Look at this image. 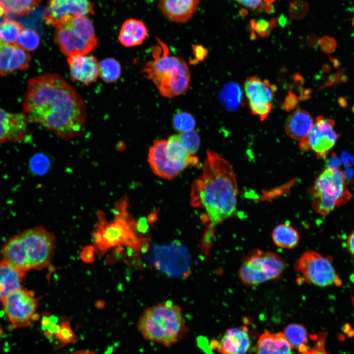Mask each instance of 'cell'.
Wrapping results in <instances>:
<instances>
[{
  "instance_id": "6da1fadb",
  "label": "cell",
  "mask_w": 354,
  "mask_h": 354,
  "mask_svg": "<svg viewBox=\"0 0 354 354\" xmlns=\"http://www.w3.org/2000/svg\"><path fill=\"white\" fill-rule=\"evenodd\" d=\"M23 105L29 121L59 138L75 137L84 130L85 104L75 89L58 74L46 73L30 79Z\"/></svg>"
},
{
  "instance_id": "7a4b0ae2",
  "label": "cell",
  "mask_w": 354,
  "mask_h": 354,
  "mask_svg": "<svg viewBox=\"0 0 354 354\" xmlns=\"http://www.w3.org/2000/svg\"><path fill=\"white\" fill-rule=\"evenodd\" d=\"M237 192L230 163L216 152L208 150L202 173L192 185L191 205L205 209L213 229L235 214Z\"/></svg>"
},
{
  "instance_id": "3957f363",
  "label": "cell",
  "mask_w": 354,
  "mask_h": 354,
  "mask_svg": "<svg viewBox=\"0 0 354 354\" xmlns=\"http://www.w3.org/2000/svg\"><path fill=\"white\" fill-rule=\"evenodd\" d=\"M55 244L54 235L42 226L27 229L4 244V257L14 268L24 272L40 270L50 264Z\"/></svg>"
},
{
  "instance_id": "277c9868",
  "label": "cell",
  "mask_w": 354,
  "mask_h": 354,
  "mask_svg": "<svg viewBox=\"0 0 354 354\" xmlns=\"http://www.w3.org/2000/svg\"><path fill=\"white\" fill-rule=\"evenodd\" d=\"M137 328L146 340L166 347L178 342L188 331L181 307L170 301L146 308L138 321Z\"/></svg>"
},
{
  "instance_id": "5b68a950",
  "label": "cell",
  "mask_w": 354,
  "mask_h": 354,
  "mask_svg": "<svg viewBox=\"0 0 354 354\" xmlns=\"http://www.w3.org/2000/svg\"><path fill=\"white\" fill-rule=\"evenodd\" d=\"M153 48V59L142 69L145 76L151 80L160 94L172 98L185 92L189 88L190 75L186 63L180 58L170 55L167 46L160 39Z\"/></svg>"
},
{
  "instance_id": "8992f818",
  "label": "cell",
  "mask_w": 354,
  "mask_h": 354,
  "mask_svg": "<svg viewBox=\"0 0 354 354\" xmlns=\"http://www.w3.org/2000/svg\"><path fill=\"white\" fill-rule=\"evenodd\" d=\"M310 193L314 199L312 208L323 215L346 204L351 198L343 173L332 167H327L319 175Z\"/></svg>"
},
{
  "instance_id": "52a82bcc",
  "label": "cell",
  "mask_w": 354,
  "mask_h": 354,
  "mask_svg": "<svg viewBox=\"0 0 354 354\" xmlns=\"http://www.w3.org/2000/svg\"><path fill=\"white\" fill-rule=\"evenodd\" d=\"M286 267L285 260L278 254L255 249L244 258L238 273L244 284L254 286L279 279Z\"/></svg>"
},
{
  "instance_id": "ba28073f",
  "label": "cell",
  "mask_w": 354,
  "mask_h": 354,
  "mask_svg": "<svg viewBox=\"0 0 354 354\" xmlns=\"http://www.w3.org/2000/svg\"><path fill=\"white\" fill-rule=\"evenodd\" d=\"M114 219L108 222L102 214H98L99 222L92 233L95 251L104 254L109 248L127 244L133 240L132 222L129 221L125 199L120 201L116 208Z\"/></svg>"
},
{
  "instance_id": "9c48e42d",
  "label": "cell",
  "mask_w": 354,
  "mask_h": 354,
  "mask_svg": "<svg viewBox=\"0 0 354 354\" xmlns=\"http://www.w3.org/2000/svg\"><path fill=\"white\" fill-rule=\"evenodd\" d=\"M330 257H324L314 251L303 253L295 262V271L302 280L316 286L324 287L331 285L340 286L342 281L332 265Z\"/></svg>"
},
{
  "instance_id": "30bf717a",
  "label": "cell",
  "mask_w": 354,
  "mask_h": 354,
  "mask_svg": "<svg viewBox=\"0 0 354 354\" xmlns=\"http://www.w3.org/2000/svg\"><path fill=\"white\" fill-rule=\"evenodd\" d=\"M38 299L33 291L23 289L9 294L2 302L4 312L14 328L30 326L39 318Z\"/></svg>"
},
{
  "instance_id": "8fae6325",
  "label": "cell",
  "mask_w": 354,
  "mask_h": 354,
  "mask_svg": "<svg viewBox=\"0 0 354 354\" xmlns=\"http://www.w3.org/2000/svg\"><path fill=\"white\" fill-rule=\"evenodd\" d=\"M334 125L333 119L317 117L307 137L300 141V148L304 151L311 149L318 158H325L339 137L334 129Z\"/></svg>"
},
{
  "instance_id": "7c38bea8",
  "label": "cell",
  "mask_w": 354,
  "mask_h": 354,
  "mask_svg": "<svg viewBox=\"0 0 354 354\" xmlns=\"http://www.w3.org/2000/svg\"><path fill=\"white\" fill-rule=\"evenodd\" d=\"M88 14H94L89 0H48L43 18L47 25L56 28L69 18Z\"/></svg>"
},
{
  "instance_id": "4fadbf2b",
  "label": "cell",
  "mask_w": 354,
  "mask_h": 354,
  "mask_svg": "<svg viewBox=\"0 0 354 354\" xmlns=\"http://www.w3.org/2000/svg\"><path fill=\"white\" fill-rule=\"evenodd\" d=\"M29 119L23 113H12L0 107V144L22 140L28 131Z\"/></svg>"
},
{
  "instance_id": "5bb4252c",
  "label": "cell",
  "mask_w": 354,
  "mask_h": 354,
  "mask_svg": "<svg viewBox=\"0 0 354 354\" xmlns=\"http://www.w3.org/2000/svg\"><path fill=\"white\" fill-rule=\"evenodd\" d=\"M67 62L71 80L88 86L95 82L99 76V64L92 55H78L69 57Z\"/></svg>"
},
{
  "instance_id": "9a60e30c",
  "label": "cell",
  "mask_w": 354,
  "mask_h": 354,
  "mask_svg": "<svg viewBox=\"0 0 354 354\" xmlns=\"http://www.w3.org/2000/svg\"><path fill=\"white\" fill-rule=\"evenodd\" d=\"M212 344V347L221 354H246L251 345L248 328L245 326L229 328L220 341Z\"/></svg>"
},
{
  "instance_id": "2e32d148",
  "label": "cell",
  "mask_w": 354,
  "mask_h": 354,
  "mask_svg": "<svg viewBox=\"0 0 354 354\" xmlns=\"http://www.w3.org/2000/svg\"><path fill=\"white\" fill-rule=\"evenodd\" d=\"M167 140H155L149 148L148 162L153 173L159 177L172 179L180 172L170 161L166 153Z\"/></svg>"
},
{
  "instance_id": "e0dca14e",
  "label": "cell",
  "mask_w": 354,
  "mask_h": 354,
  "mask_svg": "<svg viewBox=\"0 0 354 354\" xmlns=\"http://www.w3.org/2000/svg\"><path fill=\"white\" fill-rule=\"evenodd\" d=\"M31 57L15 44L0 43V76H6L18 70L27 69Z\"/></svg>"
},
{
  "instance_id": "ac0fdd59",
  "label": "cell",
  "mask_w": 354,
  "mask_h": 354,
  "mask_svg": "<svg viewBox=\"0 0 354 354\" xmlns=\"http://www.w3.org/2000/svg\"><path fill=\"white\" fill-rule=\"evenodd\" d=\"M200 3V0H158L157 6L170 21L184 23L193 17Z\"/></svg>"
},
{
  "instance_id": "d6986e66",
  "label": "cell",
  "mask_w": 354,
  "mask_h": 354,
  "mask_svg": "<svg viewBox=\"0 0 354 354\" xmlns=\"http://www.w3.org/2000/svg\"><path fill=\"white\" fill-rule=\"evenodd\" d=\"M54 40L61 52L68 57L88 54L95 49L63 25L56 28Z\"/></svg>"
},
{
  "instance_id": "ffe728a7",
  "label": "cell",
  "mask_w": 354,
  "mask_h": 354,
  "mask_svg": "<svg viewBox=\"0 0 354 354\" xmlns=\"http://www.w3.org/2000/svg\"><path fill=\"white\" fill-rule=\"evenodd\" d=\"M244 90L249 103H271L276 87L267 80H261L252 76L245 80Z\"/></svg>"
},
{
  "instance_id": "44dd1931",
  "label": "cell",
  "mask_w": 354,
  "mask_h": 354,
  "mask_svg": "<svg viewBox=\"0 0 354 354\" xmlns=\"http://www.w3.org/2000/svg\"><path fill=\"white\" fill-rule=\"evenodd\" d=\"M314 123L313 118L309 113L297 109L287 119L285 131L290 138L300 142L307 137Z\"/></svg>"
},
{
  "instance_id": "7402d4cb",
  "label": "cell",
  "mask_w": 354,
  "mask_h": 354,
  "mask_svg": "<svg viewBox=\"0 0 354 354\" xmlns=\"http://www.w3.org/2000/svg\"><path fill=\"white\" fill-rule=\"evenodd\" d=\"M148 36V29L144 22L130 18L122 24L118 39L124 46L131 47L143 43Z\"/></svg>"
},
{
  "instance_id": "603a6c76",
  "label": "cell",
  "mask_w": 354,
  "mask_h": 354,
  "mask_svg": "<svg viewBox=\"0 0 354 354\" xmlns=\"http://www.w3.org/2000/svg\"><path fill=\"white\" fill-rule=\"evenodd\" d=\"M166 150L169 160L180 173L188 166H195L199 163L198 158L190 155L182 146L178 135L169 137L167 140Z\"/></svg>"
},
{
  "instance_id": "cb8c5ba5",
  "label": "cell",
  "mask_w": 354,
  "mask_h": 354,
  "mask_svg": "<svg viewBox=\"0 0 354 354\" xmlns=\"http://www.w3.org/2000/svg\"><path fill=\"white\" fill-rule=\"evenodd\" d=\"M256 354H294L293 347L282 332L265 333L259 338Z\"/></svg>"
},
{
  "instance_id": "d4e9b609",
  "label": "cell",
  "mask_w": 354,
  "mask_h": 354,
  "mask_svg": "<svg viewBox=\"0 0 354 354\" xmlns=\"http://www.w3.org/2000/svg\"><path fill=\"white\" fill-rule=\"evenodd\" d=\"M26 272L12 268L4 261L0 263V300L2 302L10 293L23 289Z\"/></svg>"
},
{
  "instance_id": "484cf974",
  "label": "cell",
  "mask_w": 354,
  "mask_h": 354,
  "mask_svg": "<svg viewBox=\"0 0 354 354\" xmlns=\"http://www.w3.org/2000/svg\"><path fill=\"white\" fill-rule=\"evenodd\" d=\"M61 25L69 28L86 42L96 48L98 39L92 23L86 15L69 18L59 26Z\"/></svg>"
},
{
  "instance_id": "4316f807",
  "label": "cell",
  "mask_w": 354,
  "mask_h": 354,
  "mask_svg": "<svg viewBox=\"0 0 354 354\" xmlns=\"http://www.w3.org/2000/svg\"><path fill=\"white\" fill-rule=\"evenodd\" d=\"M271 236L274 244L283 249L295 248L299 241L298 232L287 223L276 226L272 231Z\"/></svg>"
},
{
  "instance_id": "83f0119b",
  "label": "cell",
  "mask_w": 354,
  "mask_h": 354,
  "mask_svg": "<svg viewBox=\"0 0 354 354\" xmlns=\"http://www.w3.org/2000/svg\"><path fill=\"white\" fill-rule=\"evenodd\" d=\"M283 333L292 347L298 349L302 353L309 349L306 345L307 331L303 325L298 324H290L285 328Z\"/></svg>"
},
{
  "instance_id": "f1b7e54d",
  "label": "cell",
  "mask_w": 354,
  "mask_h": 354,
  "mask_svg": "<svg viewBox=\"0 0 354 354\" xmlns=\"http://www.w3.org/2000/svg\"><path fill=\"white\" fill-rule=\"evenodd\" d=\"M220 99L227 109H236L242 103V93L240 88L234 83L227 84L221 90Z\"/></svg>"
},
{
  "instance_id": "f546056e",
  "label": "cell",
  "mask_w": 354,
  "mask_h": 354,
  "mask_svg": "<svg viewBox=\"0 0 354 354\" xmlns=\"http://www.w3.org/2000/svg\"><path fill=\"white\" fill-rule=\"evenodd\" d=\"M121 73L120 63L115 59L108 58L101 60L99 64V76L108 83L117 81Z\"/></svg>"
},
{
  "instance_id": "4dcf8cb0",
  "label": "cell",
  "mask_w": 354,
  "mask_h": 354,
  "mask_svg": "<svg viewBox=\"0 0 354 354\" xmlns=\"http://www.w3.org/2000/svg\"><path fill=\"white\" fill-rule=\"evenodd\" d=\"M23 29L20 23L4 19L0 22V43L15 44Z\"/></svg>"
},
{
  "instance_id": "1f68e13d",
  "label": "cell",
  "mask_w": 354,
  "mask_h": 354,
  "mask_svg": "<svg viewBox=\"0 0 354 354\" xmlns=\"http://www.w3.org/2000/svg\"><path fill=\"white\" fill-rule=\"evenodd\" d=\"M41 0H0L3 4L5 14L24 16L36 7Z\"/></svg>"
},
{
  "instance_id": "d6a6232c",
  "label": "cell",
  "mask_w": 354,
  "mask_h": 354,
  "mask_svg": "<svg viewBox=\"0 0 354 354\" xmlns=\"http://www.w3.org/2000/svg\"><path fill=\"white\" fill-rule=\"evenodd\" d=\"M40 37L34 30L23 28L15 45L29 52L35 50L39 46Z\"/></svg>"
},
{
  "instance_id": "836d02e7",
  "label": "cell",
  "mask_w": 354,
  "mask_h": 354,
  "mask_svg": "<svg viewBox=\"0 0 354 354\" xmlns=\"http://www.w3.org/2000/svg\"><path fill=\"white\" fill-rule=\"evenodd\" d=\"M277 18L271 19L270 21L260 18L258 20L252 19L250 21L248 29L257 36L260 37H267L273 29L277 26Z\"/></svg>"
},
{
  "instance_id": "e575fe53",
  "label": "cell",
  "mask_w": 354,
  "mask_h": 354,
  "mask_svg": "<svg viewBox=\"0 0 354 354\" xmlns=\"http://www.w3.org/2000/svg\"><path fill=\"white\" fill-rule=\"evenodd\" d=\"M172 122L174 129L180 133L193 130L196 125L194 117L188 112L182 111L174 116Z\"/></svg>"
},
{
  "instance_id": "d590c367",
  "label": "cell",
  "mask_w": 354,
  "mask_h": 354,
  "mask_svg": "<svg viewBox=\"0 0 354 354\" xmlns=\"http://www.w3.org/2000/svg\"><path fill=\"white\" fill-rule=\"evenodd\" d=\"M182 146L191 155H194L199 150L200 146V138L194 130L187 132L180 133L178 135Z\"/></svg>"
},
{
  "instance_id": "8d00e7d4",
  "label": "cell",
  "mask_w": 354,
  "mask_h": 354,
  "mask_svg": "<svg viewBox=\"0 0 354 354\" xmlns=\"http://www.w3.org/2000/svg\"><path fill=\"white\" fill-rule=\"evenodd\" d=\"M308 11V6L303 0H294L289 8V15L291 20H299L304 18Z\"/></svg>"
},
{
  "instance_id": "74e56055",
  "label": "cell",
  "mask_w": 354,
  "mask_h": 354,
  "mask_svg": "<svg viewBox=\"0 0 354 354\" xmlns=\"http://www.w3.org/2000/svg\"><path fill=\"white\" fill-rule=\"evenodd\" d=\"M48 166V158L42 154L35 155L30 162L31 169L36 174H40L46 172Z\"/></svg>"
},
{
  "instance_id": "f35d334b",
  "label": "cell",
  "mask_w": 354,
  "mask_h": 354,
  "mask_svg": "<svg viewBox=\"0 0 354 354\" xmlns=\"http://www.w3.org/2000/svg\"><path fill=\"white\" fill-rule=\"evenodd\" d=\"M249 106L252 113L259 116L262 121L267 118L272 108L271 103H252Z\"/></svg>"
},
{
  "instance_id": "ab89813d",
  "label": "cell",
  "mask_w": 354,
  "mask_h": 354,
  "mask_svg": "<svg viewBox=\"0 0 354 354\" xmlns=\"http://www.w3.org/2000/svg\"><path fill=\"white\" fill-rule=\"evenodd\" d=\"M316 343L311 350L303 353L302 354H327L324 349L326 334L322 333L317 338Z\"/></svg>"
},
{
  "instance_id": "60d3db41",
  "label": "cell",
  "mask_w": 354,
  "mask_h": 354,
  "mask_svg": "<svg viewBox=\"0 0 354 354\" xmlns=\"http://www.w3.org/2000/svg\"><path fill=\"white\" fill-rule=\"evenodd\" d=\"M320 46L323 51L326 53H332L337 47V42L332 37L324 36L320 40Z\"/></svg>"
},
{
  "instance_id": "b9f144b4",
  "label": "cell",
  "mask_w": 354,
  "mask_h": 354,
  "mask_svg": "<svg viewBox=\"0 0 354 354\" xmlns=\"http://www.w3.org/2000/svg\"><path fill=\"white\" fill-rule=\"evenodd\" d=\"M95 249L92 246H87L83 248L81 253L80 258L86 263H91L94 260Z\"/></svg>"
},
{
  "instance_id": "7bdbcfd3",
  "label": "cell",
  "mask_w": 354,
  "mask_h": 354,
  "mask_svg": "<svg viewBox=\"0 0 354 354\" xmlns=\"http://www.w3.org/2000/svg\"><path fill=\"white\" fill-rule=\"evenodd\" d=\"M297 98L292 92H289L286 96L283 105V108L286 111H289L294 109L297 105Z\"/></svg>"
},
{
  "instance_id": "ee69618b",
  "label": "cell",
  "mask_w": 354,
  "mask_h": 354,
  "mask_svg": "<svg viewBox=\"0 0 354 354\" xmlns=\"http://www.w3.org/2000/svg\"><path fill=\"white\" fill-rule=\"evenodd\" d=\"M346 69H344L343 70H341L337 73H336L334 74L331 75L329 77V78L327 79V81H326V83H325L322 87L321 88H323L325 87H327L330 86H332L333 85H335L336 84H338L340 82V77L343 75L344 73L345 70Z\"/></svg>"
},
{
  "instance_id": "f6af8a7d",
  "label": "cell",
  "mask_w": 354,
  "mask_h": 354,
  "mask_svg": "<svg viewBox=\"0 0 354 354\" xmlns=\"http://www.w3.org/2000/svg\"><path fill=\"white\" fill-rule=\"evenodd\" d=\"M195 57L194 60L200 61L203 59L206 55V49L201 45H194L193 47Z\"/></svg>"
},
{
  "instance_id": "bcb514c9",
  "label": "cell",
  "mask_w": 354,
  "mask_h": 354,
  "mask_svg": "<svg viewBox=\"0 0 354 354\" xmlns=\"http://www.w3.org/2000/svg\"><path fill=\"white\" fill-rule=\"evenodd\" d=\"M237 1L244 6L253 10L257 9L263 2L262 0H237Z\"/></svg>"
},
{
  "instance_id": "7dc6e473",
  "label": "cell",
  "mask_w": 354,
  "mask_h": 354,
  "mask_svg": "<svg viewBox=\"0 0 354 354\" xmlns=\"http://www.w3.org/2000/svg\"><path fill=\"white\" fill-rule=\"evenodd\" d=\"M346 244L349 252L354 256V231L347 237Z\"/></svg>"
},
{
  "instance_id": "c3c4849f",
  "label": "cell",
  "mask_w": 354,
  "mask_h": 354,
  "mask_svg": "<svg viewBox=\"0 0 354 354\" xmlns=\"http://www.w3.org/2000/svg\"><path fill=\"white\" fill-rule=\"evenodd\" d=\"M263 11L267 14H272L275 12V7L271 3H266L264 4Z\"/></svg>"
},
{
  "instance_id": "681fc988",
  "label": "cell",
  "mask_w": 354,
  "mask_h": 354,
  "mask_svg": "<svg viewBox=\"0 0 354 354\" xmlns=\"http://www.w3.org/2000/svg\"><path fill=\"white\" fill-rule=\"evenodd\" d=\"M277 22L281 27L284 28L288 23L287 17L282 14L280 15L279 17L277 18Z\"/></svg>"
},
{
  "instance_id": "f907efd6",
  "label": "cell",
  "mask_w": 354,
  "mask_h": 354,
  "mask_svg": "<svg viewBox=\"0 0 354 354\" xmlns=\"http://www.w3.org/2000/svg\"><path fill=\"white\" fill-rule=\"evenodd\" d=\"M328 57L330 61L332 63L334 67L336 69L338 68L340 66L339 60L337 59L330 57L329 56H328Z\"/></svg>"
},
{
  "instance_id": "816d5d0a",
  "label": "cell",
  "mask_w": 354,
  "mask_h": 354,
  "mask_svg": "<svg viewBox=\"0 0 354 354\" xmlns=\"http://www.w3.org/2000/svg\"><path fill=\"white\" fill-rule=\"evenodd\" d=\"M338 102L339 105L342 108H346L347 106V102L343 97H338Z\"/></svg>"
},
{
  "instance_id": "f5cc1de1",
  "label": "cell",
  "mask_w": 354,
  "mask_h": 354,
  "mask_svg": "<svg viewBox=\"0 0 354 354\" xmlns=\"http://www.w3.org/2000/svg\"><path fill=\"white\" fill-rule=\"evenodd\" d=\"M69 354H96L94 352L87 351H79Z\"/></svg>"
},
{
  "instance_id": "db71d44e",
  "label": "cell",
  "mask_w": 354,
  "mask_h": 354,
  "mask_svg": "<svg viewBox=\"0 0 354 354\" xmlns=\"http://www.w3.org/2000/svg\"><path fill=\"white\" fill-rule=\"evenodd\" d=\"M5 14V7L1 1H0V17Z\"/></svg>"
},
{
  "instance_id": "11a10c76",
  "label": "cell",
  "mask_w": 354,
  "mask_h": 354,
  "mask_svg": "<svg viewBox=\"0 0 354 354\" xmlns=\"http://www.w3.org/2000/svg\"><path fill=\"white\" fill-rule=\"evenodd\" d=\"M239 14L240 16L241 17H245L248 14V11L245 8H241L239 10Z\"/></svg>"
},
{
  "instance_id": "9f6ffc18",
  "label": "cell",
  "mask_w": 354,
  "mask_h": 354,
  "mask_svg": "<svg viewBox=\"0 0 354 354\" xmlns=\"http://www.w3.org/2000/svg\"><path fill=\"white\" fill-rule=\"evenodd\" d=\"M330 69H331L330 66L327 64H325L323 66V70L324 71V72L325 73H327V72H329L330 70Z\"/></svg>"
},
{
  "instance_id": "6f0895ef",
  "label": "cell",
  "mask_w": 354,
  "mask_h": 354,
  "mask_svg": "<svg viewBox=\"0 0 354 354\" xmlns=\"http://www.w3.org/2000/svg\"><path fill=\"white\" fill-rule=\"evenodd\" d=\"M348 78L345 75H342L340 78V82H346L347 81Z\"/></svg>"
},
{
  "instance_id": "680465c9",
  "label": "cell",
  "mask_w": 354,
  "mask_h": 354,
  "mask_svg": "<svg viewBox=\"0 0 354 354\" xmlns=\"http://www.w3.org/2000/svg\"><path fill=\"white\" fill-rule=\"evenodd\" d=\"M266 3H271L274 2L276 0H264Z\"/></svg>"
},
{
  "instance_id": "91938a15",
  "label": "cell",
  "mask_w": 354,
  "mask_h": 354,
  "mask_svg": "<svg viewBox=\"0 0 354 354\" xmlns=\"http://www.w3.org/2000/svg\"><path fill=\"white\" fill-rule=\"evenodd\" d=\"M352 110L353 113L354 114V106H353Z\"/></svg>"
},
{
  "instance_id": "94428289",
  "label": "cell",
  "mask_w": 354,
  "mask_h": 354,
  "mask_svg": "<svg viewBox=\"0 0 354 354\" xmlns=\"http://www.w3.org/2000/svg\"><path fill=\"white\" fill-rule=\"evenodd\" d=\"M236 0L237 1V0Z\"/></svg>"
}]
</instances>
